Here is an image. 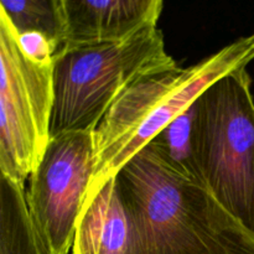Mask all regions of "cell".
I'll list each match as a JSON object with an SVG mask.
<instances>
[{
  "instance_id": "obj_1",
  "label": "cell",
  "mask_w": 254,
  "mask_h": 254,
  "mask_svg": "<svg viewBox=\"0 0 254 254\" xmlns=\"http://www.w3.org/2000/svg\"><path fill=\"white\" fill-rule=\"evenodd\" d=\"M144 254H254V237L207 188L169 169L150 145L117 174Z\"/></svg>"
},
{
  "instance_id": "obj_2",
  "label": "cell",
  "mask_w": 254,
  "mask_h": 254,
  "mask_svg": "<svg viewBox=\"0 0 254 254\" xmlns=\"http://www.w3.org/2000/svg\"><path fill=\"white\" fill-rule=\"evenodd\" d=\"M254 60V34L241 37L188 68L144 77L121 94L94 130L96 169L88 191L117 176L215 82Z\"/></svg>"
},
{
  "instance_id": "obj_3",
  "label": "cell",
  "mask_w": 254,
  "mask_h": 254,
  "mask_svg": "<svg viewBox=\"0 0 254 254\" xmlns=\"http://www.w3.org/2000/svg\"><path fill=\"white\" fill-rule=\"evenodd\" d=\"M176 67L158 26L121 42L62 49L54 57L51 139L74 131H94L129 87L144 77Z\"/></svg>"
},
{
  "instance_id": "obj_4",
  "label": "cell",
  "mask_w": 254,
  "mask_h": 254,
  "mask_svg": "<svg viewBox=\"0 0 254 254\" xmlns=\"http://www.w3.org/2000/svg\"><path fill=\"white\" fill-rule=\"evenodd\" d=\"M247 67L211 84L195 101V148L203 181L254 237V99Z\"/></svg>"
},
{
  "instance_id": "obj_5",
  "label": "cell",
  "mask_w": 254,
  "mask_h": 254,
  "mask_svg": "<svg viewBox=\"0 0 254 254\" xmlns=\"http://www.w3.org/2000/svg\"><path fill=\"white\" fill-rule=\"evenodd\" d=\"M0 175L24 184L51 140L54 62L24 54L6 17L0 14Z\"/></svg>"
},
{
  "instance_id": "obj_6",
  "label": "cell",
  "mask_w": 254,
  "mask_h": 254,
  "mask_svg": "<svg viewBox=\"0 0 254 254\" xmlns=\"http://www.w3.org/2000/svg\"><path fill=\"white\" fill-rule=\"evenodd\" d=\"M94 169V131H74L50 140L26 191L42 254H68Z\"/></svg>"
},
{
  "instance_id": "obj_7",
  "label": "cell",
  "mask_w": 254,
  "mask_h": 254,
  "mask_svg": "<svg viewBox=\"0 0 254 254\" xmlns=\"http://www.w3.org/2000/svg\"><path fill=\"white\" fill-rule=\"evenodd\" d=\"M73 254H144L140 230L117 176L87 192Z\"/></svg>"
},
{
  "instance_id": "obj_8",
  "label": "cell",
  "mask_w": 254,
  "mask_h": 254,
  "mask_svg": "<svg viewBox=\"0 0 254 254\" xmlns=\"http://www.w3.org/2000/svg\"><path fill=\"white\" fill-rule=\"evenodd\" d=\"M62 2L66 27L62 49L124 41L148 27L158 26L164 5L161 0H62Z\"/></svg>"
},
{
  "instance_id": "obj_9",
  "label": "cell",
  "mask_w": 254,
  "mask_h": 254,
  "mask_svg": "<svg viewBox=\"0 0 254 254\" xmlns=\"http://www.w3.org/2000/svg\"><path fill=\"white\" fill-rule=\"evenodd\" d=\"M0 254H42L24 184L0 175Z\"/></svg>"
},
{
  "instance_id": "obj_10",
  "label": "cell",
  "mask_w": 254,
  "mask_h": 254,
  "mask_svg": "<svg viewBox=\"0 0 254 254\" xmlns=\"http://www.w3.org/2000/svg\"><path fill=\"white\" fill-rule=\"evenodd\" d=\"M195 113V104H192L158 134L149 145L174 173L206 188L196 155Z\"/></svg>"
},
{
  "instance_id": "obj_11",
  "label": "cell",
  "mask_w": 254,
  "mask_h": 254,
  "mask_svg": "<svg viewBox=\"0 0 254 254\" xmlns=\"http://www.w3.org/2000/svg\"><path fill=\"white\" fill-rule=\"evenodd\" d=\"M0 14L17 36L27 32L44 35L54 46L55 55L64 46L66 27L62 0H0Z\"/></svg>"
},
{
  "instance_id": "obj_12",
  "label": "cell",
  "mask_w": 254,
  "mask_h": 254,
  "mask_svg": "<svg viewBox=\"0 0 254 254\" xmlns=\"http://www.w3.org/2000/svg\"><path fill=\"white\" fill-rule=\"evenodd\" d=\"M17 42L24 54L34 61L39 64L54 62L55 49L44 35L37 34V32H27V34L19 35Z\"/></svg>"
}]
</instances>
